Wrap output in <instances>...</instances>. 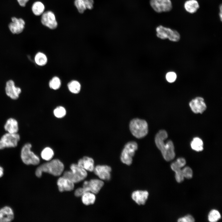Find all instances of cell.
I'll use <instances>...</instances> for the list:
<instances>
[{
  "instance_id": "10",
  "label": "cell",
  "mask_w": 222,
  "mask_h": 222,
  "mask_svg": "<svg viewBox=\"0 0 222 222\" xmlns=\"http://www.w3.org/2000/svg\"><path fill=\"white\" fill-rule=\"evenodd\" d=\"M41 22L43 26L52 30L56 29L58 25L55 14L51 10L44 11L41 15Z\"/></svg>"
},
{
  "instance_id": "5",
  "label": "cell",
  "mask_w": 222,
  "mask_h": 222,
  "mask_svg": "<svg viewBox=\"0 0 222 222\" xmlns=\"http://www.w3.org/2000/svg\"><path fill=\"white\" fill-rule=\"evenodd\" d=\"M70 168L71 171L64 172L63 176L69 179L74 183L83 180L87 176L86 171L77 164H72L70 166Z\"/></svg>"
},
{
  "instance_id": "6",
  "label": "cell",
  "mask_w": 222,
  "mask_h": 222,
  "mask_svg": "<svg viewBox=\"0 0 222 222\" xmlns=\"http://www.w3.org/2000/svg\"><path fill=\"white\" fill-rule=\"evenodd\" d=\"M31 144H25L22 147L21 152V158L23 162L26 165H37L39 163V157L31 150Z\"/></svg>"
},
{
  "instance_id": "32",
  "label": "cell",
  "mask_w": 222,
  "mask_h": 222,
  "mask_svg": "<svg viewBox=\"0 0 222 222\" xmlns=\"http://www.w3.org/2000/svg\"><path fill=\"white\" fill-rule=\"evenodd\" d=\"M182 170L183 176L187 179L191 178L193 176V171L191 169L189 166L184 167Z\"/></svg>"
},
{
  "instance_id": "31",
  "label": "cell",
  "mask_w": 222,
  "mask_h": 222,
  "mask_svg": "<svg viewBox=\"0 0 222 222\" xmlns=\"http://www.w3.org/2000/svg\"><path fill=\"white\" fill-rule=\"evenodd\" d=\"M61 84L60 79L57 76L53 77L49 83L50 87L54 90H57L59 88Z\"/></svg>"
},
{
  "instance_id": "3",
  "label": "cell",
  "mask_w": 222,
  "mask_h": 222,
  "mask_svg": "<svg viewBox=\"0 0 222 222\" xmlns=\"http://www.w3.org/2000/svg\"><path fill=\"white\" fill-rule=\"evenodd\" d=\"M104 185V183L101 179H94L85 181L82 187L76 189L74 194L76 197H80L87 192H92L95 194L98 193Z\"/></svg>"
},
{
  "instance_id": "14",
  "label": "cell",
  "mask_w": 222,
  "mask_h": 222,
  "mask_svg": "<svg viewBox=\"0 0 222 222\" xmlns=\"http://www.w3.org/2000/svg\"><path fill=\"white\" fill-rule=\"evenodd\" d=\"M12 22L8 25L10 31L14 34H19L23 30L25 25L24 21L22 18H17L15 17L11 18Z\"/></svg>"
},
{
  "instance_id": "19",
  "label": "cell",
  "mask_w": 222,
  "mask_h": 222,
  "mask_svg": "<svg viewBox=\"0 0 222 222\" xmlns=\"http://www.w3.org/2000/svg\"><path fill=\"white\" fill-rule=\"evenodd\" d=\"M14 218V212L10 207L6 206L0 209V222H10Z\"/></svg>"
},
{
  "instance_id": "20",
  "label": "cell",
  "mask_w": 222,
  "mask_h": 222,
  "mask_svg": "<svg viewBox=\"0 0 222 222\" xmlns=\"http://www.w3.org/2000/svg\"><path fill=\"white\" fill-rule=\"evenodd\" d=\"M94 163V161L92 158L85 156L78 161L77 164L86 171L92 172L95 167Z\"/></svg>"
},
{
  "instance_id": "23",
  "label": "cell",
  "mask_w": 222,
  "mask_h": 222,
  "mask_svg": "<svg viewBox=\"0 0 222 222\" xmlns=\"http://www.w3.org/2000/svg\"><path fill=\"white\" fill-rule=\"evenodd\" d=\"M31 10L34 15L37 16H40L42 15L45 11V5L40 1H36L32 4Z\"/></svg>"
},
{
  "instance_id": "7",
  "label": "cell",
  "mask_w": 222,
  "mask_h": 222,
  "mask_svg": "<svg viewBox=\"0 0 222 222\" xmlns=\"http://www.w3.org/2000/svg\"><path fill=\"white\" fill-rule=\"evenodd\" d=\"M138 148V144L135 141H130L126 143L121 154V162L127 165H130L132 162V158Z\"/></svg>"
},
{
  "instance_id": "9",
  "label": "cell",
  "mask_w": 222,
  "mask_h": 222,
  "mask_svg": "<svg viewBox=\"0 0 222 222\" xmlns=\"http://www.w3.org/2000/svg\"><path fill=\"white\" fill-rule=\"evenodd\" d=\"M20 140V136L18 133L5 134L0 139V150L6 148L16 147Z\"/></svg>"
},
{
  "instance_id": "29",
  "label": "cell",
  "mask_w": 222,
  "mask_h": 222,
  "mask_svg": "<svg viewBox=\"0 0 222 222\" xmlns=\"http://www.w3.org/2000/svg\"><path fill=\"white\" fill-rule=\"evenodd\" d=\"M66 110L65 108L61 106L56 107L53 110L54 116L58 118H62L64 117L66 114Z\"/></svg>"
},
{
  "instance_id": "35",
  "label": "cell",
  "mask_w": 222,
  "mask_h": 222,
  "mask_svg": "<svg viewBox=\"0 0 222 222\" xmlns=\"http://www.w3.org/2000/svg\"><path fill=\"white\" fill-rule=\"evenodd\" d=\"M195 221L193 217L190 215H187L180 218L178 220L179 222H193Z\"/></svg>"
},
{
  "instance_id": "22",
  "label": "cell",
  "mask_w": 222,
  "mask_h": 222,
  "mask_svg": "<svg viewBox=\"0 0 222 222\" xmlns=\"http://www.w3.org/2000/svg\"><path fill=\"white\" fill-rule=\"evenodd\" d=\"M184 7L187 12L191 14H193L197 11L199 6L196 0H188L185 2Z\"/></svg>"
},
{
  "instance_id": "24",
  "label": "cell",
  "mask_w": 222,
  "mask_h": 222,
  "mask_svg": "<svg viewBox=\"0 0 222 222\" xmlns=\"http://www.w3.org/2000/svg\"><path fill=\"white\" fill-rule=\"evenodd\" d=\"M81 196L83 203L86 205L93 204L96 200L95 194L90 192L84 193Z\"/></svg>"
},
{
  "instance_id": "38",
  "label": "cell",
  "mask_w": 222,
  "mask_h": 222,
  "mask_svg": "<svg viewBox=\"0 0 222 222\" xmlns=\"http://www.w3.org/2000/svg\"><path fill=\"white\" fill-rule=\"evenodd\" d=\"M222 5L221 4L220 6V12L219 13V16L220 18V20L222 21Z\"/></svg>"
},
{
  "instance_id": "36",
  "label": "cell",
  "mask_w": 222,
  "mask_h": 222,
  "mask_svg": "<svg viewBox=\"0 0 222 222\" xmlns=\"http://www.w3.org/2000/svg\"><path fill=\"white\" fill-rule=\"evenodd\" d=\"M179 166L181 168L185 166L186 164V161L185 159L183 158H179L177 159L176 161Z\"/></svg>"
},
{
  "instance_id": "25",
  "label": "cell",
  "mask_w": 222,
  "mask_h": 222,
  "mask_svg": "<svg viewBox=\"0 0 222 222\" xmlns=\"http://www.w3.org/2000/svg\"><path fill=\"white\" fill-rule=\"evenodd\" d=\"M191 148L194 150L199 152L203 150V142L201 139L198 137L194 138L191 143Z\"/></svg>"
},
{
  "instance_id": "13",
  "label": "cell",
  "mask_w": 222,
  "mask_h": 222,
  "mask_svg": "<svg viewBox=\"0 0 222 222\" xmlns=\"http://www.w3.org/2000/svg\"><path fill=\"white\" fill-rule=\"evenodd\" d=\"M189 105L192 111L195 113H202L207 108L204 99L201 97H197L192 99Z\"/></svg>"
},
{
  "instance_id": "16",
  "label": "cell",
  "mask_w": 222,
  "mask_h": 222,
  "mask_svg": "<svg viewBox=\"0 0 222 222\" xmlns=\"http://www.w3.org/2000/svg\"><path fill=\"white\" fill-rule=\"evenodd\" d=\"M74 184L71 181L63 176L60 177L57 181L58 189L61 192L72 191L74 188Z\"/></svg>"
},
{
  "instance_id": "27",
  "label": "cell",
  "mask_w": 222,
  "mask_h": 222,
  "mask_svg": "<svg viewBox=\"0 0 222 222\" xmlns=\"http://www.w3.org/2000/svg\"><path fill=\"white\" fill-rule=\"evenodd\" d=\"M68 88L69 91L72 93L77 94L80 91L81 85L79 82L74 80L68 84Z\"/></svg>"
},
{
  "instance_id": "34",
  "label": "cell",
  "mask_w": 222,
  "mask_h": 222,
  "mask_svg": "<svg viewBox=\"0 0 222 222\" xmlns=\"http://www.w3.org/2000/svg\"><path fill=\"white\" fill-rule=\"evenodd\" d=\"M176 73L172 72H168L166 75V78L167 80L170 83L174 82L176 78Z\"/></svg>"
},
{
  "instance_id": "17",
  "label": "cell",
  "mask_w": 222,
  "mask_h": 222,
  "mask_svg": "<svg viewBox=\"0 0 222 222\" xmlns=\"http://www.w3.org/2000/svg\"><path fill=\"white\" fill-rule=\"evenodd\" d=\"M93 0H75L74 5L78 12L82 14L86 9L91 10L93 7Z\"/></svg>"
},
{
  "instance_id": "11",
  "label": "cell",
  "mask_w": 222,
  "mask_h": 222,
  "mask_svg": "<svg viewBox=\"0 0 222 222\" xmlns=\"http://www.w3.org/2000/svg\"><path fill=\"white\" fill-rule=\"evenodd\" d=\"M150 3L151 7L157 13L169 12L172 8L171 0H150Z\"/></svg>"
},
{
  "instance_id": "21",
  "label": "cell",
  "mask_w": 222,
  "mask_h": 222,
  "mask_svg": "<svg viewBox=\"0 0 222 222\" xmlns=\"http://www.w3.org/2000/svg\"><path fill=\"white\" fill-rule=\"evenodd\" d=\"M4 129L7 133H17L19 129L17 121L13 118H9L4 125Z\"/></svg>"
},
{
  "instance_id": "39",
  "label": "cell",
  "mask_w": 222,
  "mask_h": 222,
  "mask_svg": "<svg viewBox=\"0 0 222 222\" xmlns=\"http://www.w3.org/2000/svg\"><path fill=\"white\" fill-rule=\"evenodd\" d=\"M3 175V169L2 167L0 166V178Z\"/></svg>"
},
{
  "instance_id": "15",
  "label": "cell",
  "mask_w": 222,
  "mask_h": 222,
  "mask_svg": "<svg viewBox=\"0 0 222 222\" xmlns=\"http://www.w3.org/2000/svg\"><path fill=\"white\" fill-rule=\"evenodd\" d=\"M5 91L8 96L12 99L15 100L19 97L21 90L20 88L15 86L13 80H10L6 83Z\"/></svg>"
},
{
  "instance_id": "12",
  "label": "cell",
  "mask_w": 222,
  "mask_h": 222,
  "mask_svg": "<svg viewBox=\"0 0 222 222\" xmlns=\"http://www.w3.org/2000/svg\"><path fill=\"white\" fill-rule=\"evenodd\" d=\"M111 167L106 165H98L95 167L93 171L101 180H109L111 178Z\"/></svg>"
},
{
  "instance_id": "4",
  "label": "cell",
  "mask_w": 222,
  "mask_h": 222,
  "mask_svg": "<svg viewBox=\"0 0 222 222\" xmlns=\"http://www.w3.org/2000/svg\"><path fill=\"white\" fill-rule=\"evenodd\" d=\"M130 130L135 137L141 138L145 137L148 133V125L143 119L138 118L132 119L129 124Z\"/></svg>"
},
{
  "instance_id": "2",
  "label": "cell",
  "mask_w": 222,
  "mask_h": 222,
  "mask_svg": "<svg viewBox=\"0 0 222 222\" xmlns=\"http://www.w3.org/2000/svg\"><path fill=\"white\" fill-rule=\"evenodd\" d=\"M64 166L59 159H55L48 161L38 166L35 172L36 175L40 178L43 172H46L55 176H59L63 172Z\"/></svg>"
},
{
  "instance_id": "26",
  "label": "cell",
  "mask_w": 222,
  "mask_h": 222,
  "mask_svg": "<svg viewBox=\"0 0 222 222\" xmlns=\"http://www.w3.org/2000/svg\"><path fill=\"white\" fill-rule=\"evenodd\" d=\"M54 155V152L51 148L47 147L44 148L41 153V158L47 161H50L52 159Z\"/></svg>"
},
{
  "instance_id": "8",
  "label": "cell",
  "mask_w": 222,
  "mask_h": 222,
  "mask_svg": "<svg viewBox=\"0 0 222 222\" xmlns=\"http://www.w3.org/2000/svg\"><path fill=\"white\" fill-rule=\"evenodd\" d=\"M156 31L157 37L161 39H168L173 42H178L180 39L179 34L175 30L160 25L156 28Z\"/></svg>"
},
{
  "instance_id": "37",
  "label": "cell",
  "mask_w": 222,
  "mask_h": 222,
  "mask_svg": "<svg viewBox=\"0 0 222 222\" xmlns=\"http://www.w3.org/2000/svg\"><path fill=\"white\" fill-rule=\"evenodd\" d=\"M19 5L22 7L26 6L27 3L29 0H17Z\"/></svg>"
},
{
  "instance_id": "28",
  "label": "cell",
  "mask_w": 222,
  "mask_h": 222,
  "mask_svg": "<svg viewBox=\"0 0 222 222\" xmlns=\"http://www.w3.org/2000/svg\"><path fill=\"white\" fill-rule=\"evenodd\" d=\"M35 60L37 65L40 66H43L47 64V58L45 54L43 53L39 52L35 55Z\"/></svg>"
},
{
  "instance_id": "30",
  "label": "cell",
  "mask_w": 222,
  "mask_h": 222,
  "mask_svg": "<svg viewBox=\"0 0 222 222\" xmlns=\"http://www.w3.org/2000/svg\"><path fill=\"white\" fill-rule=\"evenodd\" d=\"M221 217L219 212L216 210L213 209L209 212L208 216V220L211 222H216L220 220Z\"/></svg>"
},
{
  "instance_id": "1",
  "label": "cell",
  "mask_w": 222,
  "mask_h": 222,
  "mask_svg": "<svg viewBox=\"0 0 222 222\" xmlns=\"http://www.w3.org/2000/svg\"><path fill=\"white\" fill-rule=\"evenodd\" d=\"M167 137L168 134L166 131L161 130L155 135V142L157 147L161 151L165 160L169 161L175 158V153L172 142L169 140L166 143L164 142Z\"/></svg>"
},
{
  "instance_id": "18",
  "label": "cell",
  "mask_w": 222,
  "mask_h": 222,
  "mask_svg": "<svg viewBox=\"0 0 222 222\" xmlns=\"http://www.w3.org/2000/svg\"><path fill=\"white\" fill-rule=\"evenodd\" d=\"M149 195L146 191L137 190L134 191L131 195L132 199L139 205L145 204Z\"/></svg>"
},
{
  "instance_id": "33",
  "label": "cell",
  "mask_w": 222,
  "mask_h": 222,
  "mask_svg": "<svg viewBox=\"0 0 222 222\" xmlns=\"http://www.w3.org/2000/svg\"><path fill=\"white\" fill-rule=\"evenodd\" d=\"M174 171L175 172V179L177 182L179 183L182 182L184 180V177L181 169H177Z\"/></svg>"
}]
</instances>
